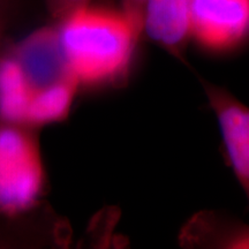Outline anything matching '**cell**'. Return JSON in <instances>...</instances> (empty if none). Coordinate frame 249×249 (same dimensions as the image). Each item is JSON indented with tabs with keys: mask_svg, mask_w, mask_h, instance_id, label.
<instances>
[{
	"mask_svg": "<svg viewBox=\"0 0 249 249\" xmlns=\"http://www.w3.org/2000/svg\"><path fill=\"white\" fill-rule=\"evenodd\" d=\"M65 66L80 88H101L128 74L142 29L123 8L81 6L55 21Z\"/></svg>",
	"mask_w": 249,
	"mask_h": 249,
	"instance_id": "obj_1",
	"label": "cell"
},
{
	"mask_svg": "<svg viewBox=\"0 0 249 249\" xmlns=\"http://www.w3.org/2000/svg\"><path fill=\"white\" fill-rule=\"evenodd\" d=\"M45 182L36 128L0 120V213L17 217L36 208Z\"/></svg>",
	"mask_w": 249,
	"mask_h": 249,
	"instance_id": "obj_2",
	"label": "cell"
},
{
	"mask_svg": "<svg viewBox=\"0 0 249 249\" xmlns=\"http://www.w3.org/2000/svg\"><path fill=\"white\" fill-rule=\"evenodd\" d=\"M191 39L211 51H225L249 36V0H191Z\"/></svg>",
	"mask_w": 249,
	"mask_h": 249,
	"instance_id": "obj_3",
	"label": "cell"
},
{
	"mask_svg": "<svg viewBox=\"0 0 249 249\" xmlns=\"http://www.w3.org/2000/svg\"><path fill=\"white\" fill-rule=\"evenodd\" d=\"M230 164L249 200V107L219 87L204 82Z\"/></svg>",
	"mask_w": 249,
	"mask_h": 249,
	"instance_id": "obj_4",
	"label": "cell"
},
{
	"mask_svg": "<svg viewBox=\"0 0 249 249\" xmlns=\"http://www.w3.org/2000/svg\"><path fill=\"white\" fill-rule=\"evenodd\" d=\"M191 0H145L142 34L161 49L182 59L189 31Z\"/></svg>",
	"mask_w": 249,
	"mask_h": 249,
	"instance_id": "obj_5",
	"label": "cell"
},
{
	"mask_svg": "<svg viewBox=\"0 0 249 249\" xmlns=\"http://www.w3.org/2000/svg\"><path fill=\"white\" fill-rule=\"evenodd\" d=\"M90 2H92V0H48V7L54 21H58L73 9Z\"/></svg>",
	"mask_w": 249,
	"mask_h": 249,
	"instance_id": "obj_6",
	"label": "cell"
},
{
	"mask_svg": "<svg viewBox=\"0 0 249 249\" xmlns=\"http://www.w3.org/2000/svg\"><path fill=\"white\" fill-rule=\"evenodd\" d=\"M145 0H121L120 7L142 29V15Z\"/></svg>",
	"mask_w": 249,
	"mask_h": 249,
	"instance_id": "obj_7",
	"label": "cell"
},
{
	"mask_svg": "<svg viewBox=\"0 0 249 249\" xmlns=\"http://www.w3.org/2000/svg\"><path fill=\"white\" fill-rule=\"evenodd\" d=\"M17 0H0V27L8 26Z\"/></svg>",
	"mask_w": 249,
	"mask_h": 249,
	"instance_id": "obj_8",
	"label": "cell"
},
{
	"mask_svg": "<svg viewBox=\"0 0 249 249\" xmlns=\"http://www.w3.org/2000/svg\"><path fill=\"white\" fill-rule=\"evenodd\" d=\"M7 28L8 26L0 27V55H1L6 44H7V43H6V33H7Z\"/></svg>",
	"mask_w": 249,
	"mask_h": 249,
	"instance_id": "obj_9",
	"label": "cell"
}]
</instances>
